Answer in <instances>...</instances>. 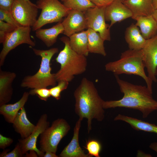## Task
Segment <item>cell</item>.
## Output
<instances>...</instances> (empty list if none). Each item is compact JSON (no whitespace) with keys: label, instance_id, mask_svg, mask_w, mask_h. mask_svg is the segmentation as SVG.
I'll use <instances>...</instances> for the list:
<instances>
[{"label":"cell","instance_id":"d6a6232c","mask_svg":"<svg viewBox=\"0 0 157 157\" xmlns=\"http://www.w3.org/2000/svg\"><path fill=\"white\" fill-rule=\"evenodd\" d=\"M13 140L9 137H7L0 134V148L4 149L9 146L13 142Z\"/></svg>","mask_w":157,"mask_h":157},{"label":"cell","instance_id":"f546056e","mask_svg":"<svg viewBox=\"0 0 157 157\" xmlns=\"http://www.w3.org/2000/svg\"><path fill=\"white\" fill-rule=\"evenodd\" d=\"M0 20L10 24L16 27L21 26L14 18L11 11L0 9Z\"/></svg>","mask_w":157,"mask_h":157},{"label":"cell","instance_id":"60d3db41","mask_svg":"<svg viewBox=\"0 0 157 157\" xmlns=\"http://www.w3.org/2000/svg\"><path fill=\"white\" fill-rule=\"evenodd\" d=\"M154 9L157 8V0H152Z\"/></svg>","mask_w":157,"mask_h":157},{"label":"cell","instance_id":"e575fe53","mask_svg":"<svg viewBox=\"0 0 157 157\" xmlns=\"http://www.w3.org/2000/svg\"><path fill=\"white\" fill-rule=\"evenodd\" d=\"M96 6L106 7L115 0H90Z\"/></svg>","mask_w":157,"mask_h":157},{"label":"cell","instance_id":"d6986e66","mask_svg":"<svg viewBox=\"0 0 157 157\" xmlns=\"http://www.w3.org/2000/svg\"><path fill=\"white\" fill-rule=\"evenodd\" d=\"M123 2L131 12L134 19L139 16L151 15L154 10L152 0H126Z\"/></svg>","mask_w":157,"mask_h":157},{"label":"cell","instance_id":"8d00e7d4","mask_svg":"<svg viewBox=\"0 0 157 157\" xmlns=\"http://www.w3.org/2000/svg\"><path fill=\"white\" fill-rule=\"evenodd\" d=\"M56 154L50 151H46L44 153L43 157H58Z\"/></svg>","mask_w":157,"mask_h":157},{"label":"cell","instance_id":"f1b7e54d","mask_svg":"<svg viewBox=\"0 0 157 157\" xmlns=\"http://www.w3.org/2000/svg\"><path fill=\"white\" fill-rule=\"evenodd\" d=\"M29 93L31 95H36L41 100L45 101L51 96L50 90L47 88L32 89Z\"/></svg>","mask_w":157,"mask_h":157},{"label":"cell","instance_id":"4fadbf2b","mask_svg":"<svg viewBox=\"0 0 157 157\" xmlns=\"http://www.w3.org/2000/svg\"><path fill=\"white\" fill-rule=\"evenodd\" d=\"M62 23L64 28L63 33L69 37L87 28L84 13L75 10H70Z\"/></svg>","mask_w":157,"mask_h":157},{"label":"cell","instance_id":"d590c367","mask_svg":"<svg viewBox=\"0 0 157 157\" xmlns=\"http://www.w3.org/2000/svg\"><path fill=\"white\" fill-rule=\"evenodd\" d=\"M8 33L0 31V43H3L5 40Z\"/></svg>","mask_w":157,"mask_h":157},{"label":"cell","instance_id":"4316f807","mask_svg":"<svg viewBox=\"0 0 157 157\" xmlns=\"http://www.w3.org/2000/svg\"><path fill=\"white\" fill-rule=\"evenodd\" d=\"M85 148L88 151L90 157H100V153L101 150L102 146L100 143L95 140H89L86 142Z\"/></svg>","mask_w":157,"mask_h":157},{"label":"cell","instance_id":"2e32d148","mask_svg":"<svg viewBox=\"0 0 157 157\" xmlns=\"http://www.w3.org/2000/svg\"><path fill=\"white\" fill-rule=\"evenodd\" d=\"M16 77L14 72L0 69V106L6 104L11 100L13 93L12 84Z\"/></svg>","mask_w":157,"mask_h":157},{"label":"cell","instance_id":"5b68a950","mask_svg":"<svg viewBox=\"0 0 157 157\" xmlns=\"http://www.w3.org/2000/svg\"><path fill=\"white\" fill-rule=\"evenodd\" d=\"M33 50L36 55L41 57L40 67L34 75L25 76L21 86L33 89L56 85L57 82L55 73H51L50 62L54 55L58 52V49L54 47L48 50H40L33 48Z\"/></svg>","mask_w":157,"mask_h":157},{"label":"cell","instance_id":"5bb4252c","mask_svg":"<svg viewBox=\"0 0 157 157\" xmlns=\"http://www.w3.org/2000/svg\"><path fill=\"white\" fill-rule=\"evenodd\" d=\"M106 21H110V28L117 22H120L132 16L130 10L120 0H115L106 7L105 10Z\"/></svg>","mask_w":157,"mask_h":157},{"label":"cell","instance_id":"9a60e30c","mask_svg":"<svg viewBox=\"0 0 157 157\" xmlns=\"http://www.w3.org/2000/svg\"><path fill=\"white\" fill-rule=\"evenodd\" d=\"M82 120L79 119L76 122L74 129L73 135L70 142L62 151L60 157H90L85 153L80 146L79 134Z\"/></svg>","mask_w":157,"mask_h":157},{"label":"cell","instance_id":"7bdbcfd3","mask_svg":"<svg viewBox=\"0 0 157 157\" xmlns=\"http://www.w3.org/2000/svg\"><path fill=\"white\" fill-rule=\"evenodd\" d=\"M121 1H122V2H124V1H126V0H120Z\"/></svg>","mask_w":157,"mask_h":157},{"label":"cell","instance_id":"603a6c76","mask_svg":"<svg viewBox=\"0 0 157 157\" xmlns=\"http://www.w3.org/2000/svg\"><path fill=\"white\" fill-rule=\"evenodd\" d=\"M69 38L70 45L74 51L79 54L88 56L89 52L87 30L75 33Z\"/></svg>","mask_w":157,"mask_h":157},{"label":"cell","instance_id":"7c38bea8","mask_svg":"<svg viewBox=\"0 0 157 157\" xmlns=\"http://www.w3.org/2000/svg\"><path fill=\"white\" fill-rule=\"evenodd\" d=\"M143 59L147 76L153 81H157V34L147 40L142 49Z\"/></svg>","mask_w":157,"mask_h":157},{"label":"cell","instance_id":"8fae6325","mask_svg":"<svg viewBox=\"0 0 157 157\" xmlns=\"http://www.w3.org/2000/svg\"><path fill=\"white\" fill-rule=\"evenodd\" d=\"M47 114H42L40 117L35 129L27 138L18 140L19 144L23 154L28 151H35L39 157H43L44 153L39 149L37 147L38 138L40 134L48 127L49 123L47 120Z\"/></svg>","mask_w":157,"mask_h":157},{"label":"cell","instance_id":"e0dca14e","mask_svg":"<svg viewBox=\"0 0 157 157\" xmlns=\"http://www.w3.org/2000/svg\"><path fill=\"white\" fill-rule=\"evenodd\" d=\"M12 124L15 131L20 135L22 139L28 137L35 127L28 119L24 107L19 111Z\"/></svg>","mask_w":157,"mask_h":157},{"label":"cell","instance_id":"ee69618b","mask_svg":"<svg viewBox=\"0 0 157 157\" xmlns=\"http://www.w3.org/2000/svg\"><path fill=\"white\" fill-rule=\"evenodd\" d=\"M25 0L28 1H29V2L31 1L29 0Z\"/></svg>","mask_w":157,"mask_h":157},{"label":"cell","instance_id":"7a4b0ae2","mask_svg":"<svg viewBox=\"0 0 157 157\" xmlns=\"http://www.w3.org/2000/svg\"><path fill=\"white\" fill-rule=\"evenodd\" d=\"M74 96L75 112L81 120L87 119L89 133L92 129L93 119L101 122L104 119V101L100 96L94 83L85 77L82 79L74 91Z\"/></svg>","mask_w":157,"mask_h":157},{"label":"cell","instance_id":"8992f818","mask_svg":"<svg viewBox=\"0 0 157 157\" xmlns=\"http://www.w3.org/2000/svg\"><path fill=\"white\" fill-rule=\"evenodd\" d=\"M36 5L41 11L32 27L33 31H36L47 24L61 22L63 18L67 15L71 10L59 0H38Z\"/></svg>","mask_w":157,"mask_h":157},{"label":"cell","instance_id":"d4e9b609","mask_svg":"<svg viewBox=\"0 0 157 157\" xmlns=\"http://www.w3.org/2000/svg\"><path fill=\"white\" fill-rule=\"evenodd\" d=\"M87 31L89 52L106 56V53L104 45L105 41L98 32L89 28H88Z\"/></svg>","mask_w":157,"mask_h":157},{"label":"cell","instance_id":"3957f363","mask_svg":"<svg viewBox=\"0 0 157 157\" xmlns=\"http://www.w3.org/2000/svg\"><path fill=\"white\" fill-rule=\"evenodd\" d=\"M60 39L65 44V46L56 58V62L60 65V67L55 73V76L57 82L64 80L69 82L75 76L85 72L87 59L86 56L78 54L72 49L68 38L63 37Z\"/></svg>","mask_w":157,"mask_h":157},{"label":"cell","instance_id":"ab89813d","mask_svg":"<svg viewBox=\"0 0 157 157\" xmlns=\"http://www.w3.org/2000/svg\"><path fill=\"white\" fill-rule=\"evenodd\" d=\"M152 15L157 22V8L154 10Z\"/></svg>","mask_w":157,"mask_h":157},{"label":"cell","instance_id":"f35d334b","mask_svg":"<svg viewBox=\"0 0 157 157\" xmlns=\"http://www.w3.org/2000/svg\"><path fill=\"white\" fill-rule=\"evenodd\" d=\"M149 147L152 150L155 151L157 155V142H154L151 143L150 146Z\"/></svg>","mask_w":157,"mask_h":157},{"label":"cell","instance_id":"52a82bcc","mask_svg":"<svg viewBox=\"0 0 157 157\" xmlns=\"http://www.w3.org/2000/svg\"><path fill=\"white\" fill-rule=\"evenodd\" d=\"M70 129L69 124L64 119L58 118L54 121L40 135V150L44 153L50 151L56 154L59 143Z\"/></svg>","mask_w":157,"mask_h":157},{"label":"cell","instance_id":"1f68e13d","mask_svg":"<svg viewBox=\"0 0 157 157\" xmlns=\"http://www.w3.org/2000/svg\"><path fill=\"white\" fill-rule=\"evenodd\" d=\"M17 27L13 25L0 20V31L9 33L13 31Z\"/></svg>","mask_w":157,"mask_h":157},{"label":"cell","instance_id":"b9f144b4","mask_svg":"<svg viewBox=\"0 0 157 157\" xmlns=\"http://www.w3.org/2000/svg\"><path fill=\"white\" fill-rule=\"evenodd\" d=\"M60 0L63 2H65V1H66L67 0Z\"/></svg>","mask_w":157,"mask_h":157},{"label":"cell","instance_id":"30bf717a","mask_svg":"<svg viewBox=\"0 0 157 157\" xmlns=\"http://www.w3.org/2000/svg\"><path fill=\"white\" fill-rule=\"evenodd\" d=\"M106 7L96 6L84 13L86 19L87 28H91L98 32L104 41H110L111 40L110 25L106 22Z\"/></svg>","mask_w":157,"mask_h":157},{"label":"cell","instance_id":"ac0fdd59","mask_svg":"<svg viewBox=\"0 0 157 157\" xmlns=\"http://www.w3.org/2000/svg\"><path fill=\"white\" fill-rule=\"evenodd\" d=\"M30 95L29 92H24L17 101L13 104H5L0 106V114L6 121L13 123L18 113L27 102Z\"/></svg>","mask_w":157,"mask_h":157},{"label":"cell","instance_id":"83f0119b","mask_svg":"<svg viewBox=\"0 0 157 157\" xmlns=\"http://www.w3.org/2000/svg\"><path fill=\"white\" fill-rule=\"evenodd\" d=\"M69 84L68 82L64 80L58 81L57 85L53 86L49 89L51 96L57 100H60L61 97V92L67 89Z\"/></svg>","mask_w":157,"mask_h":157},{"label":"cell","instance_id":"836d02e7","mask_svg":"<svg viewBox=\"0 0 157 157\" xmlns=\"http://www.w3.org/2000/svg\"><path fill=\"white\" fill-rule=\"evenodd\" d=\"M15 0H0V9L11 11Z\"/></svg>","mask_w":157,"mask_h":157},{"label":"cell","instance_id":"44dd1931","mask_svg":"<svg viewBox=\"0 0 157 157\" xmlns=\"http://www.w3.org/2000/svg\"><path fill=\"white\" fill-rule=\"evenodd\" d=\"M64 28L62 22L48 28L38 29L35 31V36L48 47L52 46L56 42L58 35L63 33Z\"/></svg>","mask_w":157,"mask_h":157},{"label":"cell","instance_id":"9c48e42d","mask_svg":"<svg viewBox=\"0 0 157 157\" xmlns=\"http://www.w3.org/2000/svg\"><path fill=\"white\" fill-rule=\"evenodd\" d=\"M36 4L25 0H15L11 12L16 22L22 26L33 27L38 12Z\"/></svg>","mask_w":157,"mask_h":157},{"label":"cell","instance_id":"6da1fadb","mask_svg":"<svg viewBox=\"0 0 157 157\" xmlns=\"http://www.w3.org/2000/svg\"><path fill=\"white\" fill-rule=\"evenodd\" d=\"M115 77L124 96L118 100L104 101V109L117 107L133 109L140 111L144 118L157 110V101L153 98L152 91L147 86L133 84L120 79L117 75Z\"/></svg>","mask_w":157,"mask_h":157},{"label":"cell","instance_id":"7402d4cb","mask_svg":"<svg viewBox=\"0 0 157 157\" xmlns=\"http://www.w3.org/2000/svg\"><path fill=\"white\" fill-rule=\"evenodd\" d=\"M134 20L135 24L139 28L142 35L146 40L149 39L157 34V22L151 15L139 16Z\"/></svg>","mask_w":157,"mask_h":157},{"label":"cell","instance_id":"484cf974","mask_svg":"<svg viewBox=\"0 0 157 157\" xmlns=\"http://www.w3.org/2000/svg\"><path fill=\"white\" fill-rule=\"evenodd\" d=\"M63 4L68 8L83 12L96 6L90 0H67Z\"/></svg>","mask_w":157,"mask_h":157},{"label":"cell","instance_id":"4dcf8cb0","mask_svg":"<svg viewBox=\"0 0 157 157\" xmlns=\"http://www.w3.org/2000/svg\"><path fill=\"white\" fill-rule=\"evenodd\" d=\"M9 150H4L0 154V157H22L23 156L21 149L17 143L14 149L10 152H8Z\"/></svg>","mask_w":157,"mask_h":157},{"label":"cell","instance_id":"ba28073f","mask_svg":"<svg viewBox=\"0 0 157 157\" xmlns=\"http://www.w3.org/2000/svg\"><path fill=\"white\" fill-rule=\"evenodd\" d=\"M30 27L20 26L8 34L3 44V48L0 53V67L4 64L6 57L9 53L19 45L26 44L31 47L35 45L31 39Z\"/></svg>","mask_w":157,"mask_h":157},{"label":"cell","instance_id":"ffe728a7","mask_svg":"<svg viewBox=\"0 0 157 157\" xmlns=\"http://www.w3.org/2000/svg\"><path fill=\"white\" fill-rule=\"evenodd\" d=\"M125 39L129 49L135 50L142 49L147 41L142 35L139 28L133 23L126 29Z\"/></svg>","mask_w":157,"mask_h":157},{"label":"cell","instance_id":"74e56055","mask_svg":"<svg viewBox=\"0 0 157 157\" xmlns=\"http://www.w3.org/2000/svg\"><path fill=\"white\" fill-rule=\"evenodd\" d=\"M29 153H26L25 157H38V156L36 152L34 150H30Z\"/></svg>","mask_w":157,"mask_h":157},{"label":"cell","instance_id":"cb8c5ba5","mask_svg":"<svg viewBox=\"0 0 157 157\" xmlns=\"http://www.w3.org/2000/svg\"><path fill=\"white\" fill-rule=\"evenodd\" d=\"M114 120L124 122L137 131L154 133L157 134V125L153 124L121 114H119L116 116Z\"/></svg>","mask_w":157,"mask_h":157},{"label":"cell","instance_id":"277c9868","mask_svg":"<svg viewBox=\"0 0 157 157\" xmlns=\"http://www.w3.org/2000/svg\"><path fill=\"white\" fill-rule=\"evenodd\" d=\"M106 71L115 75L125 74L139 76L145 81L147 88L152 91L153 81L146 75L142 49H129L121 53L118 60L108 62L105 66Z\"/></svg>","mask_w":157,"mask_h":157}]
</instances>
